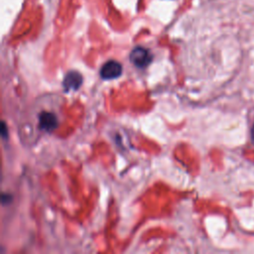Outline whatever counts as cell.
Returning a JSON list of instances; mask_svg holds the SVG:
<instances>
[{"mask_svg": "<svg viewBox=\"0 0 254 254\" xmlns=\"http://www.w3.org/2000/svg\"><path fill=\"white\" fill-rule=\"evenodd\" d=\"M130 61L138 68H145L151 63L152 56L150 51L146 48L136 47L130 53Z\"/></svg>", "mask_w": 254, "mask_h": 254, "instance_id": "1", "label": "cell"}, {"mask_svg": "<svg viewBox=\"0 0 254 254\" xmlns=\"http://www.w3.org/2000/svg\"><path fill=\"white\" fill-rule=\"evenodd\" d=\"M122 73V66L119 62L111 60L107 62L101 69V76L104 79H114Z\"/></svg>", "mask_w": 254, "mask_h": 254, "instance_id": "2", "label": "cell"}, {"mask_svg": "<svg viewBox=\"0 0 254 254\" xmlns=\"http://www.w3.org/2000/svg\"><path fill=\"white\" fill-rule=\"evenodd\" d=\"M82 82V76L79 73L77 72H70L64 79V87L67 91H71V90H77Z\"/></svg>", "mask_w": 254, "mask_h": 254, "instance_id": "3", "label": "cell"}, {"mask_svg": "<svg viewBox=\"0 0 254 254\" xmlns=\"http://www.w3.org/2000/svg\"><path fill=\"white\" fill-rule=\"evenodd\" d=\"M58 124L57 116L52 112H43L40 115V127L47 131H51L56 128Z\"/></svg>", "mask_w": 254, "mask_h": 254, "instance_id": "4", "label": "cell"}, {"mask_svg": "<svg viewBox=\"0 0 254 254\" xmlns=\"http://www.w3.org/2000/svg\"><path fill=\"white\" fill-rule=\"evenodd\" d=\"M250 136H251V141L254 143V124L250 130Z\"/></svg>", "mask_w": 254, "mask_h": 254, "instance_id": "5", "label": "cell"}]
</instances>
